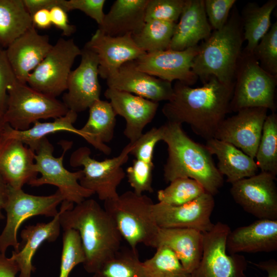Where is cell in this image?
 I'll list each match as a JSON object with an SVG mask.
<instances>
[{
	"instance_id": "1",
	"label": "cell",
	"mask_w": 277,
	"mask_h": 277,
	"mask_svg": "<svg viewBox=\"0 0 277 277\" xmlns=\"http://www.w3.org/2000/svg\"><path fill=\"white\" fill-rule=\"evenodd\" d=\"M234 83L227 85L211 76L201 87L176 81L172 98L162 108L167 121L188 124L206 141L214 138L220 125L231 112Z\"/></svg>"
},
{
	"instance_id": "2",
	"label": "cell",
	"mask_w": 277,
	"mask_h": 277,
	"mask_svg": "<svg viewBox=\"0 0 277 277\" xmlns=\"http://www.w3.org/2000/svg\"><path fill=\"white\" fill-rule=\"evenodd\" d=\"M63 201L60 223L63 230H77L85 253V270L94 273L120 250L122 236L112 218L94 199L76 204Z\"/></svg>"
},
{
	"instance_id": "3",
	"label": "cell",
	"mask_w": 277,
	"mask_h": 277,
	"mask_svg": "<svg viewBox=\"0 0 277 277\" xmlns=\"http://www.w3.org/2000/svg\"><path fill=\"white\" fill-rule=\"evenodd\" d=\"M162 127V141L167 144L168 151L163 169L165 181L190 178L200 183L207 193L216 195L223 186L224 177L205 145L189 137L181 124L167 121Z\"/></svg>"
},
{
	"instance_id": "4",
	"label": "cell",
	"mask_w": 277,
	"mask_h": 277,
	"mask_svg": "<svg viewBox=\"0 0 277 277\" xmlns=\"http://www.w3.org/2000/svg\"><path fill=\"white\" fill-rule=\"evenodd\" d=\"M243 41L240 15L234 5L225 25L214 30L199 45L193 62L192 71L203 84L211 76L224 84H234Z\"/></svg>"
},
{
	"instance_id": "5",
	"label": "cell",
	"mask_w": 277,
	"mask_h": 277,
	"mask_svg": "<svg viewBox=\"0 0 277 277\" xmlns=\"http://www.w3.org/2000/svg\"><path fill=\"white\" fill-rule=\"evenodd\" d=\"M154 203L145 194L127 191L114 199L104 201V208L114 222L130 248L139 244L155 248L158 226L153 213Z\"/></svg>"
},
{
	"instance_id": "6",
	"label": "cell",
	"mask_w": 277,
	"mask_h": 277,
	"mask_svg": "<svg viewBox=\"0 0 277 277\" xmlns=\"http://www.w3.org/2000/svg\"><path fill=\"white\" fill-rule=\"evenodd\" d=\"M277 76L261 68L253 53L242 50L235 75L230 111L262 107L275 112Z\"/></svg>"
},
{
	"instance_id": "7",
	"label": "cell",
	"mask_w": 277,
	"mask_h": 277,
	"mask_svg": "<svg viewBox=\"0 0 277 277\" xmlns=\"http://www.w3.org/2000/svg\"><path fill=\"white\" fill-rule=\"evenodd\" d=\"M63 148L61 156H53L54 147L47 137L41 140L34 151L36 170L41 176L28 184L38 187L45 184L56 186L66 201L78 204L94 194L93 192L82 187L79 180L83 175L82 170L71 172L65 168L63 160L66 152L72 146L71 141L61 142Z\"/></svg>"
},
{
	"instance_id": "8",
	"label": "cell",
	"mask_w": 277,
	"mask_h": 277,
	"mask_svg": "<svg viewBox=\"0 0 277 277\" xmlns=\"http://www.w3.org/2000/svg\"><path fill=\"white\" fill-rule=\"evenodd\" d=\"M69 110L62 101L17 81L8 88L3 117L14 130L24 131L39 120L55 119L65 115Z\"/></svg>"
},
{
	"instance_id": "9",
	"label": "cell",
	"mask_w": 277,
	"mask_h": 277,
	"mask_svg": "<svg viewBox=\"0 0 277 277\" xmlns=\"http://www.w3.org/2000/svg\"><path fill=\"white\" fill-rule=\"evenodd\" d=\"M131 149L129 143L118 156L98 161L91 157L90 148L80 147L72 153L70 165L83 167V175L79 180L82 187L96 194L104 202L114 199L118 196L117 188L126 175L122 166L128 161Z\"/></svg>"
},
{
	"instance_id": "10",
	"label": "cell",
	"mask_w": 277,
	"mask_h": 277,
	"mask_svg": "<svg viewBox=\"0 0 277 277\" xmlns=\"http://www.w3.org/2000/svg\"><path fill=\"white\" fill-rule=\"evenodd\" d=\"M64 200L58 190L50 195L39 196L8 186L7 199L4 208L6 212L7 220L0 234V253L5 254L10 246L13 247L14 251H17L19 243L17 233L21 224L28 218L36 215L53 217L58 212L57 207Z\"/></svg>"
},
{
	"instance_id": "11",
	"label": "cell",
	"mask_w": 277,
	"mask_h": 277,
	"mask_svg": "<svg viewBox=\"0 0 277 277\" xmlns=\"http://www.w3.org/2000/svg\"><path fill=\"white\" fill-rule=\"evenodd\" d=\"M81 49L73 39L60 38L29 76L27 84L33 89L56 97L67 90V83Z\"/></svg>"
},
{
	"instance_id": "12",
	"label": "cell",
	"mask_w": 277,
	"mask_h": 277,
	"mask_svg": "<svg viewBox=\"0 0 277 277\" xmlns=\"http://www.w3.org/2000/svg\"><path fill=\"white\" fill-rule=\"evenodd\" d=\"M230 231L227 224L218 222L210 231L203 233L202 259L191 277H246L245 257L227 253L226 241Z\"/></svg>"
},
{
	"instance_id": "13",
	"label": "cell",
	"mask_w": 277,
	"mask_h": 277,
	"mask_svg": "<svg viewBox=\"0 0 277 277\" xmlns=\"http://www.w3.org/2000/svg\"><path fill=\"white\" fill-rule=\"evenodd\" d=\"M276 176L265 172L233 184L230 193L246 212L259 219L277 220Z\"/></svg>"
},
{
	"instance_id": "14",
	"label": "cell",
	"mask_w": 277,
	"mask_h": 277,
	"mask_svg": "<svg viewBox=\"0 0 277 277\" xmlns=\"http://www.w3.org/2000/svg\"><path fill=\"white\" fill-rule=\"evenodd\" d=\"M78 66L71 71L67 83L63 102L69 110L77 113L86 110L100 99L99 62L96 54L85 45L81 49Z\"/></svg>"
},
{
	"instance_id": "15",
	"label": "cell",
	"mask_w": 277,
	"mask_h": 277,
	"mask_svg": "<svg viewBox=\"0 0 277 277\" xmlns=\"http://www.w3.org/2000/svg\"><path fill=\"white\" fill-rule=\"evenodd\" d=\"M199 50L197 45L182 51L167 49L146 53L134 61L140 71L171 83L175 80L191 86L198 78L192 67Z\"/></svg>"
},
{
	"instance_id": "16",
	"label": "cell",
	"mask_w": 277,
	"mask_h": 277,
	"mask_svg": "<svg viewBox=\"0 0 277 277\" xmlns=\"http://www.w3.org/2000/svg\"><path fill=\"white\" fill-rule=\"evenodd\" d=\"M214 196L205 192L187 203L172 206L154 204L153 213L160 228H189L202 233L210 231L214 224L210 216L214 209Z\"/></svg>"
},
{
	"instance_id": "17",
	"label": "cell",
	"mask_w": 277,
	"mask_h": 277,
	"mask_svg": "<svg viewBox=\"0 0 277 277\" xmlns=\"http://www.w3.org/2000/svg\"><path fill=\"white\" fill-rule=\"evenodd\" d=\"M268 110L262 107L239 110L223 121L214 138L233 145L254 159Z\"/></svg>"
},
{
	"instance_id": "18",
	"label": "cell",
	"mask_w": 277,
	"mask_h": 277,
	"mask_svg": "<svg viewBox=\"0 0 277 277\" xmlns=\"http://www.w3.org/2000/svg\"><path fill=\"white\" fill-rule=\"evenodd\" d=\"M7 124L0 140V174L10 187L22 189L37 177L35 152L9 134Z\"/></svg>"
},
{
	"instance_id": "19",
	"label": "cell",
	"mask_w": 277,
	"mask_h": 277,
	"mask_svg": "<svg viewBox=\"0 0 277 277\" xmlns=\"http://www.w3.org/2000/svg\"><path fill=\"white\" fill-rule=\"evenodd\" d=\"M134 61L124 63L106 79L108 88L155 102L169 101L173 94L171 83L139 70Z\"/></svg>"
},
{
	"instance_id": "20",
	"label": "cell",
	"mask_w": 277,
	"mask_h": 277,
	"mask_svg": "<svg viewBox=\"0 0 277 277\" xmlns=\"http://www.w3.org/2000/svg\"><path fill=\"white\" fill-rule=\"evenodd\" d=\"M85 45L96 54L99 75L106 80L124 63L146 53L137 46L131 34L112 36L98 29Z\"/></svg>"
},
{
	"instance_id": "21",
	"label": "cell",
	"mask_w": 277,
	"mask_h": 277,
	"mask_svg": "<svg viewBox=\"0 0 277 277\" xmlns=\"http://www.w3.org/2000/svg\"><path fill=\"white\" fill-rule=\"evenodd\" d=\"M116 115L125 120L124 135L133 143L143 134L144 128L151 123L157 110L158 102L123 91L108 88L104 92Z\"/></svg>"
},
{
	"instance_id": "22",
	"label": "cell",
	"mask_w": 277,
	"mask_h": 277,
	"mask_svg": "<svg viewBox=\"0 0 277 277\" xmlns=\"http://www.w3.org/2000/svg\"><path fill=\"white\" fill-rule=\"evenodd\" d=\"M47 34H40L33 26L5 49L17 81L27 84L29 75L52 47Z\"/></svg>"
},
{
	"instance_id": "23",
	"label": "cell",
	"mask_w": 277,
	"mask_h": 277,
	"mask_svg": "<svg viewBox=\"0 0 277 277\" xmlns=\"http://www.w3.org/2000/svg\"><path fill=\"white\" fill-rule=\"evenodd\" d=\"M226 249L230 254L272 252L277 250V220L258 219L230 231Z\"/></svg>"
},
{
	"instance_id": "24",
	"label": "cell",
	"mask_w": 277,
	"mask_h": 277,
	"mask_svg": "<svg viewBox=\"0 0 277 277\" xmlns=\"http://www.w3.org/2000/svg\"><path fill=\"white\" fill-rule=\"evenodd\" d=\"M179 18L168 49L182 51L196 46L200 41L207 39L212 32L204 0H185Z\"/></svg>"
},
{
	"instance_id": "25",
	"label": "cell",
	"mask_w": 277,
	"mask_h": 277,
	"mask_svg": "<svg viewBox=\"0 0 277 277\" xmlns=\"http://www.w3.org/2000/svg\"><path fill=\"white\" fill-rule=\"evenodd\" d=\"M159 246L170 249L186 271L191 273L202 259L203 233L189 228H160L155 248Z\"/></svg>"
},
{
	"instance_id": "26",
	"label": "cell",
	"mask_w": 277,
	"mask_h": 277,
	"mask_svg": "<svg viewBox=\"0 0 277 277\" xmlns=\"http://www.w3.org/2000/svg\"><path fill=\"white\" fill-rule=\"evenodd\" d=\"M61 210L48 223H37L26 226L21 232L22 241L17 251H12V256L18 265L19 277H31L35 270L32 259L36 250L44 242H53L60 234Z\"/></svg>"
},
{
	"instance_id": "27",
	"label": "cell",
	"mask_w": 277,
	"mask_h": 277,
	"mask_svg": "<svg viewBox=\"0 0 277 277\" xmlns=\"http://www.w3.org/2000/svg\"><path fill=\"white\" fill-rule=\"evenodd\" d=\"M148 1H115L105 14L98 29L112 36L138 33L145 24V12Z\"/></svg>"
},
{
	"instance_id": "28",
	"label": "cell",
	"mask_w": 277,
	"mask_h": 277,
	"mask_svg": "<svg viewBox=\"0 0 277 277\" xmlns=\"http://www.w3.org/2000/svg\"><path fill=\"white\" fill-rule=\"evenodd\" d=\"M206 147L217 160V169L231 184L258 173L259 168L254 159L226 142L215 138L206 141Z\"/></svg>"
},
{
	"instance_id": "29",
	"label": "cell",
	"mask_w": 277,
	"mask_h": 277,
	"mask_svg": "<svg viewBox=\"0 0 277 277\" xmlns=\"http://www.w3.org/2000/svg\"><path fill=\"white\" fill-rule=\"evenodd\" d=\"M116 116L111 103L100 99L89 108L88 120L80 129L83 138L106 155H109L112 151L106 143L113 138Z\"/></svg>"
},
{
	"instance_id": "30",
	"label": "cell",
	"mask_w": 277,
	"mask_h": 277,
	"mask_svg": "<svg viewBox=\"0 0 277 277\" xmlns=\"http://www.w3.org/2000/svg\"><path fill=\"white\" fill-rule=\"evenodd\" d=\"M277 5L276 0H269L263 5L250 2L243 8L240 15L244 41L247 45L243 50L248 53L253 50L271 26V15Z\"/></svg>"
},
{
	"instance_id": "31",
	"label": "cell",
	"mask_w": 277,
	"mask_h": 277,
	"mask_svg": "<svg viewBox=\"0 0 277 277\" xmlns=\"http://www.w3.org/2000/svg\"><path fill=\"white\" fill-rule=\"evenodd\" d=\"M33 26L23 0H0V46L3 49Z\"/></svg>"
},
{
	"instance_id": "32",
	"label": "cell",
	"mask_w": 277,
	"mask_h": 277,
	"mask_svg": "<svg viewBox=\"0 0 277 277\" xmlns=\"http://www.w3.org/2000/svg\"><path fill=\"white\" fill-rule=\"evenodd\" d=\"M77 118V113L69 110L65 115L55 118L52 122L36 121L30 128L24 131L14 130L9 125L8 131L11 136L20 141L34 151L41 140L46 137L47 135L57 132H69L83 137L80 129L75 128L73 126Z\"/></svg>"
},
{
	"instance_id": "33",
	"label": "cell",
	"mask_w": 277,
	"mask_h": 277,
	"mask_svg": "<svg viewBox=\"0 0 277 277\" xmlns=\"http://www.w3.org/2000/svg\"><path fill=\"white\" fill-rule=\"evenodd\" d=\"M93 277H148L144 262L138 258L137 250L131 248L120 250L104 263Z\"/></svg>"
},
{
	"instance_id": "34",
	"label": "cell",
	"mask_w": 277,
	"mask_h": 277,
	"mask_svg": "<svg viewBox=\"0 0 277 277\" xmlns=\"http://www.w3.org/2000/svg\"><path fill=\"white\" fill-rule=\"evenodd\" d=\"M176 23L153 20L145 22L141 30L132 35L137 46L146 53L169 49Z\"/></svg>"
},
{
	"instance_id": "35",
	"label": "cell",
	"mask_w": 277,
	"mask_h": 277,
	"mask_svg": "<svg viewBox=\"0 0 277 277\" xmlns=\"http://www.w3.org/2000/svg\"><path fill=\"white\" fill-rule=\"evenodd\" d=\"M254 159L261 172L277 175V115H267Z\"/></svg>"
},
{
	"instance_id": "36",
	"label": "cell",
	"mask_w": 277,
	"mask_h": 277,
	"mask_svg": "<svg viewBox=\"0 0 277 277\" xmlns=\"http://www.w3.org/2000/svg\"><path fill=\"white\" fill-rule=\"evenodd\" d=\"M156 249L154 255L144 262L148 277H191L170 249L165 246Z\"/></svg>"
},
{
	"instance_id": "37",
	"label": "cell",
	"mask_w": 277,
	"mask_h": 277,
	"mask_svg": "<svg viewBox=\"0 0 277 277\" xmlns=\"http://www.w3.org/2000/svg\"><path fill=\"white\" fill-rule=\"evenodd\" d=\"M206 192L203 186L190 178H178L157 192L159 202L179 206L190 202Z\"/></svg>"
},
{
	"instance_id": "38",
	"label": "cell",
	"mask_w": 277,
	"mask_h": 277,
	"mask_svg": "<svg viewBox=\"0 0 277 277\" xmlns=\"http://www.w3.org/2000/svg\"><path fill=\"white\" fill-rule=\"evenodd\" d=\"M60 272L58 277H69L74 267L83 264L85 253L78 232L73 229L64 230Z\"/></svg>"
},
{
	"instance_id": "39",
	"label": "cell",
	"mask_w": 277,
	"mask_h": 277,
	"mask_svg": "<svg viewBox=\"0 0 277 277\" xmlns=\"http://www.w3.org/2000/svg\"><path fill=\"white\" fill-rule=\"evenodd\" d=\"M253 54L262 69L277 76V22L271 25L267 33L255 47Z\"/></svg>"
},
{
	"instance_id": "40",
	"label": "cell",
	"mask_w": 277,
	"mask_h": 277,
	"mask_svg": "<svg viewBox=\"0 0 277 277\" xmlns=\"http://www.w3.org/2000/svg\"><path fill=\"white\" fill-rule=\"evenodd\" d=\"M185 0H148L145 12V22L157 20L176 23Z\"/></svg>"
},
{
	"instance_id": "41",
	"label": "cell",
	"mask_w": 277,
	"mask_h": 277,
	"mask_svg": "<svg viewBox=\"0 0 277 277\" xmlns=\"http://www.w3.org/2000/svg\"><path fill=\"white\" fill-rule=\"evenodd\" d=\"M153 163L135 159L132 165L127 168L128 182L137 194H143L145 192L152 193V171Z\"/></svg>"
},
{
	"instance_id": "42",
	"label": "cell",
	"mask_w": 277,
	"mask_h": 277,
	"mask_svg": "<svg viewBox=\"0 0 277 277\" xmlns=\"http://www.w3.org/2000/svg\"><path fill=\"white\" fill-rule=\"evenodd\" d=\"M163 138L162 126L153 127L142 135L135 142L130 143L131 149L130 154L135 159L149 163H153V152L156 144Z\"/></svg>"
},
{
	"instance_id": "43",
	"label": "cell",
	"mask_w": 277,
	"mask_h": 277,
	"mask_svg": "<svg viewBox=\"0 0 277 277\" xmlns=\"http://www.w3.org/2000/svg\"><path fill=\"white\" fill-rule=\"evenodd\" d=\"M205 12L212 29L219 30L226 23L235 0H204Z\"/></svg>"
},
{
	"instance_id": "44",
	"label": "cell",
	"mask_w": 277,
	"mask_h": 277,
	"mask_svg": "<svg viewBox=\"0 0 277 277\" xmlns=\"http://www.w3.org/2000/svg\"><path fill=\"white\" fill-rule=\"evenodd\" d=\"M17 82L5 49L0 51V116L6 110L8 88Z\"/></svg>"
},
{
	"instance_id": "45",
	"label": "cell",
	"mask_w": 277,
	"mask_h": 277,
	"mask_svg": "<svg viewBox=\"0 0 277 277\" xmlns=\"http://www.w3.org/2000/svg\"><path fill=\"white\" fill-rule=\"evenodd\" d=\"M105 0H69L66 1L67 12L78 10L94 19L98 26L102 24L105 14L103 11Z\"/></svg>"
},
{
	"instance_id": "46",
	"label": "cell",
	"mask_w": 277,
	"mask_h": 277,
	"mask_svg": "<svg viewBox=\"0 0 277 277\" xmlns=\"http://www.w3.org/2000/svg\"><path fill=\"white\" fill-rule=\"evenodd\" d=\"M52 25L62 31V35L69 36L76 31V26L69 23L67 12L58 6L50 10Z\"/></svg>"
},
{
	"instance_id": "47",
	"label": "cell",
	"mask_w": 277,
	"mask_h": 277,
	"mask_svg": "<svg viewBox=\"0 0 277 277\" xmlns=\"http://www.w3.org/2000/svg\"><path fill=\"white\" fill-rule=\"evenodd\" d=\"M23 2L31 16L39 10H50L55 6L60 7L66 11V0H23Z\"/></svg>"
},
{
	"instance_id": "48",
	"label": "cell",
	"mask_w": 277,
	"mask_h": 277,
	"mask_svg": "<svg viewBox=\"0 0 277 277\" xmlns=\"http://www.w3.org/2000/svg\"><path fill=\"white\" fill-rule=\"evenodd\" d=\"M19 272V267L13 257H6L0 253V277H15Z\"/></svg>"
},
{
	"instance_id": "49",
	"label": "cell",
	"mask_w": 277,
	"mask_h": 277,
	"mask_svg": "<svg viewBox=\"0 0 277 277\" xmlns=\"http://www.w3.org/2000/svg\"><path fill=\"white\" fill-rule=\"evenodd\" d=\"M33 26L41 29L49 28L52 25L50 10L41 9L35 12L32 16Z\"/></svg>"
},
{
	"instance_id": "50",
	"label": "cell",
	"mask_w": 277,
	"mask_h": 277,
	"mask_svg": "<svg viewBox=\"0 0 277 277\" xmlns=\"http://www.w3.org/2000/svg\"><path fill=\"white\" fill-rule=\"evenodd\" d=\"M253 264L259 268L266 271L267 277H277V262L274 259H270Z\"/></svg>"
},
{
	"instance_id": "51",
	"label": "cell",
	"mask_w": 277,
	"mask_h": 277,
	"mask_svg": "<svg viewBox=\"0 0 277 277\" xmlns=\"http://www.w3.org/2000/svg\"><path fill=\"white\" fill-rule=\"evenodd\" d=\"M8 185L0 174V221L5 216L2 210L4 209L8 195Z\"/></svg>"
},
{
	"instance_id": "52",
	"label": "cell",
	"mask_w": 277,
	"mask_h": 277,
	"mask_svg": "<svg viewBox=\"0 0 277 277\" xmlns=\"http://www.w3.org/2000/svg\"><path fill=\"white\" fill-rule=\"evenodd\" d=\"M7 124L5 122L3 117L0 116V140L3 136Z\"/></svg>"
},
{
	"instance_id": "53",
	"label": "cell",
	"mask_w": 277,
	"mask_h": 277,
	"mask_svg": "<svg viewBox=\"0 0 277 277\" xmlns=\"http://www.w3.org/2000/svg\"><path fill=\"white\" fill-rule=\"evenodd\" d=\"M3 50H4L0 46V51H2Z\"/></svg>"
}]
</instances>
